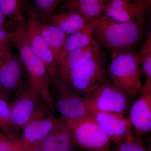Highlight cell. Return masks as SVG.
<instances>
[{
	"instance_id": "cell-1",
	"label": "cell",
	"mask_w": 151,
	"mask_h": 151,
	"mask_svg": "<svg viewBox=\"0 0 151 151\" xmlns=\"http://www.w3.org/2000/svg\"><path fill=\"white\" fill-rule=\"evenodd\" d=\"M145 18L129 22H119L104 15L97 19L93 37L100 46L111 54L135 49L147 34Z\"/></svg>"
},
{
	"instance_id": "cell-2",
	"label": "cell",
	"mask_w": 151,
	"mask_h": 151,
	"mask_svg": "<svg viewBox=\"0 0 151 151\" xmlns=\"http://www.w3.org/2000/svg\"><path fill=\"white\" fill-rule=\"evenodd\" d=\"M12 42L16 47L19 56L27 70L31 86L40 95L51 111L54 103L50 90V76L43 61L30 46L26 34V20L14 24Z\"/></svg>"
},
{
	"instance_id": "cell-3",
	"label": "cell",
	"mask_w": 151,
	"mask_h": 151,
	"mask_svg": "<svg viewBox=\"0 0 151 151\" xmlns=\"http://www.w3.org/2000/svg\"><path fill=\"white\" fill-rule=\"evenodd\" d=\"M136 50L114 52L111 54V62L107 66L108 77L132 98L142 88L141 81L140 64Z\"/></svg>"
},
{
	"instance_id": "cell-4",
	"label": "cell",
	"mask_w": 151,
	"mask_h": 151,
	"mask_svg": "<svg viewBox=\"0 0 151 151\" xmlns=\"http://www.w3.org/2000/svg\"><path fill=\"white\" fill-rule=\"evenodd\" d=\"M50 90L61 117L76 121L89 116L86 97H83L66 78L58 73L51 76Z\"/></svg>"
},
{
	"instance_id": "cell-5",
	"label": "cell",
	"mask_w": 151,
	"mask_h": 151,
	"mask_svg": "<svg viewBox=\"0 0 151 151\" xmlns=\"http://www.w3.org/2000/svg\"><path fill=\"white\" fill-rule=\"evenodd\" d=\"M106 53L101 50L65 77L83 97L89 96L109 79L107 72ZM64 78V77H63Z\"/></svg>"
},
{
	"instance_id": "cell-6",
	"label": "cell",
	"mask_w": 151,
	"mask_h": 151,
	"mask_svg": "<svg viewBox=\"0 0 151 151\" xmlns=\"http://www.w3.org/2000/svg\"><path fill=\"white\" fill-rule=\"evenodd\" d=\"M50 112L51 113L40 95L29 83L11 102L9 121L6 128H22Z\"/></svg>"
},
{
	"instance_id": "cell-7",
	"label": "cell",
	"mask_w": 151,
	"mask_h": 151,
	"mask_svg": "<svg viewBox=\"0 0 151 151\" xmlns=\"http://www.w3.org/2000/svg\"><path fill=\"white\" fill-rule=\"evenodd\" d=\"M132 98L110 78L86 96L88 103L95 109L122 116L131 108Z\"/></svg>"
},
{
	"instance_id": "cell-8",
	"label": "cell",
	"mask_w": 151,
	"mask_h": 151,
	"mask_svg": "<svg viewBox=\"0 0 151 151\" xmlns=\"http://www.w3.org/2000/svg\"><path fill=\"white\" fill-rule=\"evenodd\" d=\"M66 120L76 145L81 149L87 151H112L108 136L90 116L76 121Z\"/></svg>"
},
{
	"instance_id": "cell-9",
	"label": "cell",
	"mask_w": 151,
	"mask_h": 151,
	"mask_svg": "<svg viewBox=\"0 0 151 151\" xmlns=\"http://www.w3.org/2000/svg\"><path fill=\"white\" fill-rule=\"evenodd\" d=\"M28 73L19 55L11 51L0 67V87L3 99L13 101L28 84Z\"/></svg>"
},
{
	"instance_id": "cell-10",
	"label": "cell",
	"mask_w": 151,
	"mask_h": 151,
	"mask_svg": "<svg viewBox=\"0 0 151 151\" xmlns=\"http://www.w3.org/2000/svg\"><path fill=\"white\" fill-rule=\"evenodd\" d=\"M86 103L90 117L106 133L111 141L117 144L132 134V127L129 119L124 116L103 112Z\"/></svg>"
},
{
	"instance_id": "cell-11",
	"label": "cell",
	"mask_w": 151,
	"mask_h": 151,
	"mask_svg": "<svg viewBox=\"0 0 151 151\" xmlns=\"http://www.w3.org/2000/svg\"><path fill=\"white\" fill-rule=\"evenodd\" d=\"M28 17L26 21V34L28 41L33 51L43 61L50 76L57 73V67L53 53L42 34L37 23V18L29 5Z\"/></svg>"
},
{
	"instance_id": "cell-12",
	"label": "cell",
	"mask_w": 151,
	"mask_h": 151,
	"mask_svg": "<svg viewBox=\"0 0 151 151\" xmlns=\"http://www.w3.org/2000/svg\"><path fill=\"white\" fill-rule=\"evenodd\" d=\"M142 93L131 106L129 121L138 136L151 130V80L147 79Z\"/></svg>"
},
{
	"instance_id": "cell-13",
	"label": "cell",
	"mask_w": 151,
	"mask_h": 151,
	"mask_svg": "<svg viewBox=\"0 0 151 151\" xmlns=\"http://www.w3.org/2000/svg\"><path fill=\"white\" fill-rule=\"evenodd\" d=\"M150 5L151 0H113L106 4L103 15L117 21H133L143 17Z\"/></svg>"
},
{
	"instance_id": "cell-14",
	"label": "cell",
	"mask_w": 151,
	"mask_h": 151,
	"mask_svg": "<svg viewBox=\"0 0 151 151\" xmlns=\"http://www.w3.org/2000/svg\"><path fill=\"white\" fill-rule=\"evenodd\" d=\"M58 124V120L51 113L37 118L24 127L21 135L25 141L35 149H39L42 142Z\"/></svg>"
},
{
	"instance_id": "cell-15",
	"label": "cell",
	"mask_w": 151,
	"mask_h": 151,
	"mask_svg": "<svg viewBox=\"0 0 151 151\" xmlns=\"http://www.w3.org/2000/svg\"><path fill=\"white\" fill-rule=\"evenodd\" d=\"M76 146L67 120L61 117L56 128L42 142L39 149L43 151H68Z\"/></svg>"
},
{
	"instance_id": "cell-16",
	"label": "cell",
	"mask_w": 151,
	"mask_h": 151,
	"mask_svg": "<svg viewBox=\"0 0 151 151\" xmlns=\"http://www.w3.org/2000/svg\"><path fill=\"white\" fill-rule=\"evenodd\" d=\"M102 48L94 39L88 45L70 52L58 66V74L65 78L70 71L80 67L99 54Z\"/></svg>"
},
{
	"instance_id": "cell-17",
	"label": "cell",
	"mask_w": 151,
	"mask_h": 151,
	"mask_svg": "<svg viewBox=\"0 0 151 151\" xmlns=\"http://www.w3.org/2000/svg\"><path fill=\"white\" fill-rule=\"evenodd\" d=\"M106 4L104 0H65L59 8L63 12L75 11L92 22L103 15Z\"/></svg>"
},
{
	"instance_id": "cell-18",
	"label": "cell",
	"mask_w": 151,
	"mask_h": 151,
	"mask_svg": "<svg viewBox=\"0 0 151 151\" xmlns=\"http://www.w3.org/2000/svg\"><path fill=\"white\" fill-rule=\"evenodd\" d=\"M46 22L58 28L68 36L82 29L92 22L75 11H68L53 14Z\"/></svg>"
},
{
	"instance_id": "cell-19",
	"label": "cell",
	"mask_w": 151,
	"mask_h": 151,
	"mask_svg": "<svg viewBox=\"0 0 151 151\" xmlns=\"http://www.w3.org/2000/svg\"><path fill=\"white\" fill-rule=\"evenodd\" d=\"M97 19L90 23L82 29L67 37L57 59V67L70 52L88 45L94 40L93 31Z\"/></svg>"
},
{
	"instance_id": "cell-20",
	"label": "cell",
	"mask_w": 151,
	"mask_h": 151,
	"mask_svg": "<svg viewBox=\"0 0 151 151\" xmlns=\"http://www.w3.org/2000/svg\"><path fill=\"white\" fill-rule=\"evenodd\" d=\"M37 20L42 34L52 52L56 61L68 36L56 27L42 21L37 18Z\"/></svg>"
},
{
	"instance_id": "cell-21",
	"label": "cell",
	"mask_w": 151,
	"mask_h": 151,
	"mask_svg": "<svg viewBox=\"0 0 151 151\" xmlns=\"http://www.w3.org/2000/svg\"><path fill=\"white\" fill-rule=\"evenodd\" d=\"M35 149L11 128L0 132V151H33Z\"/></svg>"
},
{
	"instance_id": "cell-22",
	"label": "cell",
	"mask_w": 151,
	"mask_h": 151,
	"mask_svg": "<svg viewBox=\"0 0 151 151\" xmlns=\"http://www.w3.org/2000/svg\"><path fill=\"white\" fill-rule=\"evenodd\" d=\"M29 6L27 0H0V9L13 24L25 21L24 9L27 11Z\"/></svg>"
},
{
	"instance_id": "cell-23",
	"label": "cell",
	"mask_w": 151,
	"mask_h": 151,
	"mask_svg": "<svg viewBox=\"0 0 151 151\" xmlns=\"http://www.w3.org/2000/svg\"><path fill=\"white\" fill-rule=\"evenodd\" d=\"M65 0H33L32 6L34 13L39 19L47 22L50 16L55 14L56 9Z\"/></svg>"
},
{
	"instance_id": "cell-24",
	"label": "cell",
	"mask_w": 151,
	"mask_h": 151,
	"mask_svg": "<svg viewBox=\"0 0 151 151\" xmlns=\"http://www.w3.org/2000/svg\"><path fill=\"white\" fill-rule=\"evenodd\" d=\"M137 58L142 68L147 79L151 80V34L147 36L142 45L139 51L137 53Z\"/></svg>"
},
{
	"instance_id": "cell-25",
	"label": "cell",
	"mask_w": 151,
	"mask_h": 151,
	"mask_svg": "<svg viewBox=\"0 0 151 151\" xmlns=\"http://www.w3.org/2000/svg\"><path fill=\"white\" fill-rule=\"evenodd\" d=\"M116 144L112 151H150L140 138V136H134L133 134Z\"/></svg>"
},
{
	"instance_id": "cell-26",
	"label": "cell",
	"mask_w": 151,
	"mask_h": 151,
	"mask_svg": "<svg viewBox=\"0 0 151 151\" xmlns=\"http://www.w3.org/2000/svg\"><path fill=\"white\" fill-rule=\"evenodd\" d=\"M11 112V103L0 98V128L4 129L7 127Z\"/></svg>"
},
{
	"instance_id": "cell-27",
	"label": "cell",
	"mask_w": 151,
	"mask_h": 151,
	"mask_svg": "<svg viewBox=\"0 0 151 151\" xmlns=\"http://www.w3.org/2000/svg\"><path fill=\"white\" fill-rule=\"evenodd\" d=\"M13 36L12 29H0V47L12 42Z\"/></svg>"
},
{
	"instance_id": "cell-28",
	"label": "cell",
	"mask_w": 151,
	"mask_h": 151,
	"mask_svg": "<svg viewBox=\"0 0 151 151\" xmlns=\"http://www.w3.org/2000/svg\"><path fill=\"white\" fill-rule=\"evenodd\" d=\"M11 46L10 43L0 47V67L4 64L11 52Z\"/></svg>"
},
{
	"instance_id": "cell-29",
	"label": "cell",
	"mask_w": 151,
	"mask_h": 151,
	"mask_svg": "<svg viewBox=\"0 0 151 151\" xmlns=\"http://www.w3.org/2000/svg\"><path fill=\"white\" fill-rule=\"evenodd\" d=\"M14 24L7 19L0 9V29H11Z\"/></svg>"
},
{
	"instance_id": "cell-30",
	"label": "cell",
	"mask_w": 151,
	"mask_h": 151,
	"mask_svg": "<svg viewBox=\"0 0 151 151\" xmlns=\"http://www.w3.org/2000/svg\"><path fill=\"white\" fill-rule=\"evenodd\" d=\"M0 98H2V91L1 89V87H0Z\"/></svg>"
},
{
	"instance_id": "cell-31",
	"label": "cell",
	"mask_w": 151,
	"mask_h": 151,
	"mask_svg": "<svg viewBox=\"0 0 151 151\" xmlns=\"http://www.w3.org/2000/svg\"><path fill=\"white\" fill-rule=\"evenodd\" d=\"M33 151H43L42 150H40V149H35V150H34Z\"/></svg>"
},
{
	"instance_id": "cell-32",
	"label": "cell",
	"mask_w": 151,
	"mask_h": 151,
	"mask_svg": "<svg viewBox=\"0 0 151 151\" xmlns=\"http://www.w3.org/2000/svg\"><path fill=\"white\" fill-rule=\"evenodd\" d=\"M104 1H105L106 4H107V3L111 1H113V0H104Z\"/></svg>"
},
{
	"instance_id": "cell-33",
	"label": "cell",
	"mask_w": 151,
	"mask_h": 151,
	"mask_svg": "<svg viewBox=\"0 0 151 151\" xmlns=\"http://www.w3.org/2000/svg\"><path fill=\"white\" fill-rule=\"evenodd\" d=\"M68 151H73L72 149H71V150H68Z\"/></svg>"
},
{
	"instance_id": "cell-34",
	"label": "cell",
	"mask_w": 151,
	"mask_h": 151,
	"mask_svg": "<svg viewBox=\"0 0 151 151\" xmlns=\"http://www.w3.org/2000/svg\"><path fill=\"white\" fill-rule=\"evenodd\" d=\"M134 1H142V0H134Z\"/></svg>"
}]
</instances>
